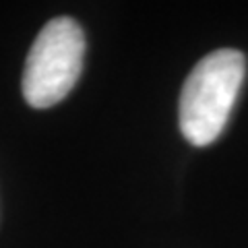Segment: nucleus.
<instances>
[{"instance_id":"obj_1","label":"nucleus","mask_w":248,"mask_h":248,"mask_svg":"<svg viewBox=\"0 0 248 248\" xmlns=\"http://www.w3.org/2000/svg\"><path fill=\"white\" fill-rule=\"evenodd\" d=\"M244 54L217 50L197 62L180 93V130L197 147L211 145L230 118L244 81Z\"/></svg>"},{"instance_id":"obj_2","label":"nucleus","mask_w":248,"mask_h":248,"mask_svg":"<svg viewBox=\"0 0 248 248\" xmlns=\"http://www.w3.org/2000/svg\"><path fill=\"white\" fill-rule=\"evenodd\" d=\"M85 35L71 17L52 19L44 25L27 54L23 71V97L31 108L44 110L62 102L83 68Z\"/></svg>"}]
</instances>
